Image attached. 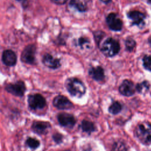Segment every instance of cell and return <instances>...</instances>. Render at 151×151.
<instances>
[{
    "instance_id": "obj_1",
    "label": "cell",
    "mask_w": 151,
    "mask_h": 151,
    "mask_svg": "<svg viewBox=\"0 0 151 151\" xmlns=\"http://www.w3.org/2000/svg\"><path fill=\"white\" fill-rule=\"evenodd\" d=\"M65 86L70 93L73 96L81 97L86 92V87L83 83L76 78H70L65 82Z\"/></svg>"
},
{
    "instance_id": "obj_2",
    "label": "cell",
    "mask_w": 151,
    "mask_h": 151,
    "mask_svg": "<svg viewBox=\"0 0 151 151\" xmlns=\"http://www.w3.org/2000/svg\"><path fill=\"white\" fill-rule=\"evenodd\" d=\"M136 136L144 144L151 143V124L143 122L139 124L135 130Z\"/></svg>"
},
{
    "instance_id": "obj_3",
    "label": "cell",
    "mask_w": 151,
    "mask_h": 151,
    "mask_svg": "<svg viewBox=\"0 0 151 151\" xmlns=\"http://www.w3.org/2000/svg\"><path fill=\"white\" fill-rule=\"evenodd\" d=\"M120 49L119 42L112 38H109L103 42L101 51L104 55L113 57L119 53Z\"/></svg>"
},
{
    "instance_id": "obj_4",
    "label": "cell",
    "mask_w": 151,
    "mask_h": 151,
    "mask_svg": "<svg viewBox=\"0 0 151 151\" xmlns=\"http://www.w3.org/2000/svg\"><path fill=\"white\" fill-rule=\"evenodd\" d=\"M35 52L36 47L35 45L29 44L27 45L21 53V61L27 64H33L35 60Z\"/></svg>"
},
{
    "instance_id": "obj_5",
    "label": "cell",
    "mask_w": 151,
    "mask_h": 151,
    "mask_svg": "<svg viewBox=\"0 0 151 151\" xmlns=\"http://www.w3.org/2000/svg\"><path fill=\"white\" fill-rule=\"evenodd\" d=\"M5 88L8 93L18 97H22L26 90L25 83L22 81H18L14 83L8 84Z\"/></svg>"
},
{
    "instance_id": "obj_6",
    "label": "cell",
    "mask_w": 151,
    "mask_h": 151,
    "mask_svg": "<svg viewBox=\"0 0 151 151\" xmlns=\"http://www.w3.org/2000/svg\"><path fill=\"white\" fill-rule=\"evenodd\" d=\"M28 103L32 109H41L46 106V100L41 94L37 93L28 96Z\"/></svg>"
},
{
    "instance_id": "obj_7",
    "label": "cell",
    "mask_w": 151,
    "mask_h": 151,
    "mask_svg": "<svg viewBox=\"0 0 151 151\" xmlns=\"http://www.w3.org/2000/svg\"><path fill=\"white\" fill-rule=\"evenodd\" d=\"M106 22L110 29L113 31H119L122 28L123 22L114 13L109 14L106 18Z\"/></svg>"
},
{
    "instance_id": "obj_8",
    "label": "cell",
    "mask_w": 151,
    "mask_h": 151,
    "mask_svg": "<svg viewBox=\"0 0 151 151\" xmlns=\"http://www.w3.org/2000/svg\"><path fill=\"white\" fill-rule=\"evenodd\" d=\"M57 119L59 123L65 127L71 128L76 124V119L74 117L68 113H61L57 116Z\"/></svg>"
},
{
    "instance_id": "obj_9",
    "label": "cell",
    "mask_w": 151,
    "mask_h": 151,
    "mask_svg": "<svg viewBox=\"0 0 151 151\" xmlns=\"http://www.w3.org/2000/svg\"><path fill=\"white\" fill-rule=\"evenodd\" d=\"M53 105L58 109H70L73 107V103L65 96L59 95L53 100Z\"/></svg>"
},
{
    "instance_id": "obj_10",
    "label": "cell",
    "mask_w": 151,
    "mask_h": 151,
    "mask_svg": "<svg viewBox=\"0 0 151 151\" xmlns=\"http://www.w3.org/2000/svg\"><path fill=\"white\" fill-rule=\"evenodd\" d=\"M17 57L15 53L11 50H5L2 55V61L6 66H14L15 65Z\"/></svg>"
},
{
    "instance_id": "obj_11",
    "label": "cell",
    "mask_w": 151,
    "mask_h": 151,
    "mask_svg": "<svg viewBox=\"0 0 151 151\" xmlns=\"http://www.w3.org/2000/svg\"><path fill=\"white\" fill-rule=\"evenodd\" d=\"M119 91L126 96H132L135 92V87L133 82L128 80H124L119 87Z\"/></svg>"
},
{
    "instance_id": "obj_12",
    "label": "cell",
    "mask_w": 151,
    "mask_h": 151,
    "mask_svg": "<svg viewBox=\"0 0 151 151\" xmlns=\"http://www.w3.org/2000/svg\"><path fill=\"white\" fill-rule=\"evenodd\" d=\"M129 18H130L134 25L140 27L144 25L145 15L143 13L138 11H132L127 14Z\"/></svg>"
},
{
    "instance_id": "obj_13",
    "label": "cell",
    "mask_w": 151,
    "mask_h": 151,
    "mask_svg": "<svg viewBox=\"0 0 151 151\" xmlns=\"http://www.w3.org/2000/svg\"><path fill=\"white\" fill-rule=\"evenodd\" d=\"M51 125L49 122L43 121H35L32 123L31 128L35 133L42 134L47 132L48 129L50 128Z\"/></svg>"
},
{
    "instance_id": "obj_14",
    "label": "cell",
    "mask_w": 151,
    "mask_h": 151,
    "mask_svg": "<svg viewBox=\"0 0 151 151\" xmlns=\"http://www.w3.org/2000/svg\"><path fill=\"white\" fill-rule=\"evenodd\" d=\"M42 63L45 66L52 69L58 68L61 65L60 60L54 58L52 55L49 54H46L43 56Z\"/></svg>"
},
{
    "instance_id": "obj_15",
    "label": "cell",
    "mask_w": 151,
    "mask_h": 151,
    "mask_svg": "<svg viewBox=\"0 0 151 151\" xmlns=\"http://www.w3.org/2000/svg\"><path fill=\"white\" fill-rule=\"evenodd\" d=\"M89 75L96 81H102L104 78V72L102 67L97 66L91 68L88 71Z\"/></svg>"
},
{
    "instance_id": "obj_16",
    "label": "cell",
    "mask_w": 151,
    "mask_h": 151,
    "mask_svg": "<svg viewBox=\"0 0 151 151\" xmlns=\"http://www.w3.org/2000/svg\"><path fill=\"white\" fill-rule=\"evenodd\" d=\"M81 128L84 132L91 133L95 130L96 127L94 124L88 120H83L81 123Z\"/></svg>"
},
{
    "instance_id": "obj_17",
    "label": "cell",
    "mask_w": 151,
    "mask_h": 151,
    "mask_svg": "<svg viewBox=\"0 0 151 151\" xmlns=\"http://www.w3.org/2000/svg\"><path fill=\"white\" fill-rule=\"evenodd\" d=\"M76 44L81 49H88L90 47V41L86 37H80L77 41Z\"/></svg>"
},
{
    "instance_id": "obj_18",
    "label": "cell",
    "mask_w": 151,
    "mask_h": 151,
    "mask_svg": "<svg viewBox=\"0 0 151 151\" xmlns=\"http://www.w3.org/2000/svg\"><path fill=\"white\" fill-rule=\"evenodd\" d=\"M111 151H128V147L124 142L118 141L113 144Z\"/></svg>"
},
{
    "instance_id": "obj_19",
    "label": "cell",
    "mask_w": 151,
    "mask_h": 151,
    "mask_svg": "<svg viewBox=\"0 0 151 151\" xmlns=\"http://www.w3.org/2000/svg\"><path fill=\"white\" fill-rule=\"evenodd\" d=\"M149 83L147 81H142L140 83L137 84L136 88L139 93H146L149 89Z\"/></svg>"
},
{
    "instance_id": "obj_20",
    "label": "cell",
    "mask_w": 151,
    "mask_h": 151,
    "mask_svg": "<svg viewBox=\"0 0 151 151\" xmlns=\"http://www.w3.org/2000/svg\"><path fill=\"white\" fill-rule=\"evenodd\" d=\"M70 5L81 12L85 11L87 9L86 5L81 2L77 0H71L70 2Z\"/></svg>"
},
{
    "instance_id": "obj_21",
    "label": "cell",
    "mask_w": 151,
    "mask_h": 151,
    "mask_svg": "<svg viewBox=\"0 0 151 151\" xmlns=\"http://www.w3.org/2000/svg\"><path fill=\"white\" fill-rule=\"evenodd\" d=\"M25 143L29 148L32 149H37L40 145L39 140H38L35 138H32V137L28 138L25 142Z\"/></svg>"
},
{
    "instance_id": "obj_22",
    "label": "cell",
    "mask_w": 151,
    "mask_h": 151,
    "mask_svg": "<svg viewBox=\"0 0 151 151\" xmlns=\"http://www.w3.org/2000/svg\"><path fill=\"white\" fill-rule=\"evenodd\" d=\"M122 110V105L121 104L118 102V101H115L114 102L110 107L109 109V110L110 113L116 114L119 113Z\"/></svg>"
},
{
    "instance_id": "obj_23",
    "label": "cell",
    "mask_w": 151,
    "mask_h": 151,
    "mask_svg": "<svg viewBox=\"0 0 151 151\" xmlns=\"http://www.w3.org/2000/svg\"><path fill=\"white\" fill-rule=\"evenodd\" d=\"M143 63L146 69L151 71V55H145L143 58Z\"/></svg>"
},
{
    "instance_id": "obj_24",
    "label": "cell",
    "mask_w": 151,
    "mask_h": 151,
    "mask_svg": "<svg viewBox=\"0 0 151 151\" xmlns=\"http://www.w3.org/2000/svg\"><path fill=\"white\" fill-rule=\"evenodd\" d=\"M135 45H136V42L132 38H128L125 41L126 48L129 51H132L134 48Z\"/></svg>"
},
{
    "instance_id": "obj_25",
    "label": "cell",
    "mask_w": 151,
    "mask_h": 151,
    "mask_svg": "<svg viewBox=\"0 0 151 151\" xmlns=\"http://www.w3.org/2000/svg\"><path fill=\"white\" fill-rule=\"evenodd\" d=\"M52 138H53V140H54L57 143H61V141H62L63 136H62L61 134H60V133H55V134H53Z\"/></svg>"
},
{
    "instance_id": "obj_26",
    "label": "cell",
    "mask_w": 151,
    "mask_h": 151,
    "mask_svg": "<svg viewBox=\"0 0 151 151\" xmlns=\"http://www.w3.org/2000/svg\"><path fill=\"white\" fill-rule=\"evenodd\" d=\"M51 1L56 4L63 5V4H64L67 0H51Z\"/></svg>"
},
{
    "instance_id": "obj_27",
    "label": "cell",
    "mask_w": 151,
    "mask_h": 151,
    "mask_svg": "<svg viewBox=\"0 0 151 151\" xmlns=\"http://www.w3.org/2000/svg\"><path fill=\"white\" fill-rule=\"evenodd\" d=\"M149 44H150V45L151 46V37L149 39Z\"/></svg>"
},
{
    "instance_id": "obj_28",
    "label": "cell",
    "mask_w": 151,
    "mask_h": 151,
    "mask_svg": "<svg viewBox=\"0 0 151 151\" xmlns=\"http://www.w3.org/2000/svg\"><path fill=\"white\" fill-rule=\"evenodd\" d=\"M147 1H148L149 3L151 4V0H147Z\"/></svg>"
},
{
    "instance_id": "obj_29",
    "label": "cell",
    "mask_w": 151,
    "mask_h": 151,
    "mask_svg": "<svg viewBox=\"0 0 151 151\" xmlns=\"http://www.w3.org/2000/svg\"><path fill=\"white\" fill-rule=\"evenodd\" d=\"M17 1H25V0H17Z\"/></svg>"
},
{
    "instance_id": "obj_30",
    "label": "cell",
    "mask_w": 151,
    "mask_h": 151,
    "mask_svg": "<svg viewBox=\"0 0 151 151\" xmlns=\"http://www.w3.org/2000/svg\"><path fill=\"white\" fill-rule=\"evenodd\" d=\"M65 151H69V150H65Z\"/></svg>"
}]
</instances>
